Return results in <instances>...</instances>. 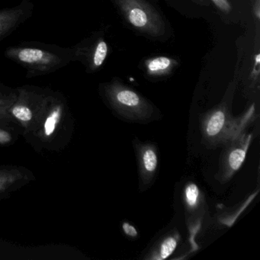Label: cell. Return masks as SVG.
<instances>
[{
    "instance_id": "6da1fadb",
    "label": "cell",
    "mask_w": 260,
    "mask_h": 260,
    "mask_svg": "<svg viewBox=\"0 0 260 260\" xmlns=\"http://www.w3.org/2000/svg\"><path fill=\"white\" fill-rule=\"evenodd\" d=\"M258 118L255 103L241 115L234 117L229 102H223L201 117L202 143L209 150L222 147L247 132Z\"/></svg>"
},
{
    "instance_id": "7a4b0ae2",
    "label": "cell",
    "mask_w": 260,
    "mask_h": 260,
    "mask_svg": "<svg viewBox=\"0 0 260 260\" xmlns=\"http://www.w3.org/2000/svg\"><path fill=\"white\" fill-rule=\"evenodd\" d=\"M4 55L22 67L28 78L52 74L74 61L72 48L40 42L9 47Z\"/></svg>"
},
{
    "instance_id": "3957f363",
    "label": "cell",
    "mask_w": 260,
    "mask_h": 260,
    "mask_svg": "<svg viewBox=\"0 0 260 260\" xmlns=\"http://www.w3.org/2000/svg\"><path fill=\"white\" fill-rule=\"evenodd\" d=\"M72 119L67 100L60 92L51 90L45 109L30 142L36 148L57 150L63 148L71 134Z\"/></svg>"
},
{
    "instance_id": "277c9868",
    "label": "cell",
    "mask_w": 260,
    "mask_h": 260,
    "mask_svg": "<svg viewBox=\"0 0 260 260\" xmlns=\"http://www.w3.org/2000/svg\"><path fill=\"white\" fill-rule=\"evenodd\" d=\"M103 94L115 115L127 122L147 124L161 118L147 99L120 82L103 85Z\"/></svg>"
},
{
    "instance_id": "5b68a950",
    "label": "cell",
    "mask_w": 260,
    "mask_h": 260,
    "mask_svg": "<svg viewBox=\"0 0 260 260\" xmlns=\"http://www.w3.org/2000/svg\"><path fill=\"white\" fill-rule=\"evenodd\" d=\"M16 97L10 109L14 122L23 129L27 138L34 132L45 109L51 90L35 86H22L16 89Z\"/></svg>"
},
{
    "instance_id": "8992f818",
    "label": "cell",
    "mask_w": 260,
    "mask_h": 260,
    "mask_svg": "<svg viewBox=\"0 0 260 260\" xmlns=\"http://www.w3.org/2000/svg\"><path fill=\"white\" fill-rule=\"evenodd\" d=\"M124 18L137 29L157 37L165 31V24L146 0H115Z\"/></svg>"
},
{
    "instance_id": "52a82bcc",
    "label": "cell",
    "mask_w": 260,
    "mask_h": 260,
    "mask_svg": "<svg viewBox=\"0 0 260 260\" xmlns=\"http://www.w3.org/2000/svg\"><path fill=\"white\" fill-rule=\"evenodd\" d=\"M252 139L253 134L248 133L247 131L222 147L218 170L214 176L217 182L226 183L241 168Z\"/></svg>"
},
{
    "instance_id": "ba28073f",
    "label": "cell",
    "mask_w": 260,
    "mask_h": 260,
    "mask_svg": "<svg viewBox=\"0 0 260 260\" xmlns=\"http://www.w3.org/2000/svg\"><path fill=\"white\" fill-rule=\"evenodd\" d=\"M185 220L189 231L191 251L199 249L196 243V236L199 232L204 217L206 214V199L199 185L194 182L185 183L182 193Z\"/></svg>"
},
{
    "instance_id": "9c48e42d",
    "label": "cell",
    "mask_w": 260,
    "mask_h": 260,
    "mask_svg": "<svg viewBox=\"0 0 260 260\" xmlns=\"http://www.w3.org/2000/svg\"><path fill=\"white\" fill-rule=\"evenodd\" d=\"M134 149L138 162L139 190L147 191L156 181L159 171V149L156 143L150 141H133Z\"/></svg>"
},
{
    "instance_id": "30bf717a",
    "label": "cell",
    "mask_w": 260,
    "mask_h": 260,
    "mask_svg": "<svg viewBox=\"0 0 260 260\" xmlns=\"http://www.w3.org/2000/svg\"><path fill=\"white\" fill-rule=\"evenodd\" d=\"M34 5L31 0H22L15 7L0 10V41L16 31L32 16Z\"/></svg>"
},
{
    "instance_id": "8fae6325",
    "label": "cell",
    "mask_w": 260,
    "mask_h": 260,
    "mask_svg": "<svg viewBox=\"0 0 260 260\" xmlns=\"http://www.w3.org/2000/svg\"><path fill=\"white\" fill-rule=\"evenodd\" d=\"M32 175L25 169L16 167H0V198L29 182Z\"/></svg>"
},
{
    "instance_id": "7c38bea8",
    "label": "cell",
    "mask_w": 260,
    "mask_h": 260,
    "mask_svg": "<svg viewBox=\"0 0 260 260\" xmlns=\"http://www.w3.org/2000/svg\"><path fill=\"white\" fill-rule=\"evenodd\" d=\"M180 240L179 231L173 230L158 239L143 258L145 260L167 259L175 252Z\"/></svg>"
},
{
    "instance_id": "4fadbf2b",
    "label": "cell",
    "mask_w": 260,
    "mask_h": 260,
    "mask_svg": "<svg viewBox=\"0 0 260 260\" xmlns=\"http://www.w3.org/2000/svg\"><path fill=\"white\" fill-rule=\"evenodd\" d=\"M258 193V189H257L243 202L232 208H228L225 206H222L220 208L218 207V210H217V212L214 216L216 222L221 226H226V228L232 226L237 219L238 218L239 216L249 206V204L256 197Z\"/></svg>"
},
{
    "instance_id": "5bb4252c",
    "label": "cell",
    "mask_w": 260,
    "mask_h": 260,
    "mask_svg": "<svg viewBox=\"0 0 260 260\" xmlns=\"http://www.w3.org/2000/svg\"><path fill=\"white\" fill-rule=\"evenodd\" d=\"M16 97V89H7L0 86V125L13 122L10 114V109Z\"/></svg>"
},
{
    "instance_id": "9a60e30c",
    "label": "cell",
    "mask_w": 260,
    "mask_h": 260,
    "mask_svg": "<svg viewBox=\"0 0 260 260\" xmlns=\"http://www.w3.org/2000/svg\"><path fill=\"white\" fill-rule=\"evenodd\" d=\"M174 65V61L167 57H159L148 60L146 63L150 75L159 76L167 74Z\"/></svg>"
},
{
    "instance_id": "2e32d148",
    "label": "cell",
    "mask_w": 260,
    "mask_h": 260,
    "mask_svg": "<svg viewBox=\"0 0 260 260\" xmlns=\"http://www.w3.org/2000/svg\"><path fill=\"white\" fill-rule=\"evenodd\" d=\"M108 51H109V48H108L107 43L103 39H100L96 41L95 51H94L89 69L87 70L88 72L96 71L103 66L107 57Z\"/></svg>"
},
{
    "instance_id": "e0dca14e",
    "label": "cell",
    "mask_w": 260,
    "mask_h": 260,
    "mask_svg": "<svg viewBox=\"0 0 260 260\" xmlns=\"http://www.w3.org/2000/svg\"><path fill=\"white\" fill-rule=\"evenodd\" d=\"M123 232L124 235L132 240H135L139 237V233H138V229L134 226L132 223L127 221L123 222L121 225Z\"/></svg>"
},
{
    "instance_id": "ac0fdd59",
    "label": "cell",
    "mask_w": 260,
    "mask_h": 260,
    "mask_svg": "<svg viewBox=\"0 0 260 260\" xmlns=\"http://www.w3.org/2000/svg\"><path fill=\"white\" fill-rule=\"evenodd\" d=\"M14 137L10 131L0 125V145H9L14 141Z\"/></svg>"
},
{
    "instance_id": "d6986e66",
    "label": "cell",
    "mask_w": 260,
    "mask_h": 260,
    "mask_svg": "<svg viewBox=\"0 0 260 260\" xmlns=\"http://www.w3.org/2000/svg\"><path fill=\"white\" fill-rule=\"evenodd\" d=\"M214 5L224 13H229L231 10V6L228 0H211Z\"/></svg>"
},
{
    "instance_id": "ffe728a7",
    "label": "cell",
    "mask_w": 260,
    "mask_h": 260,
    "mask_svg": "<svg viewBox=\"0 0 260 260\" xmlns=\"http://www.w3.org/2000/svg\"><path fill=\"white\" fill-rule=\"evenodd\" d=\"M1 85H2V84H1V83H0V86H1Z\"/></svg>"
}]
</instances>
